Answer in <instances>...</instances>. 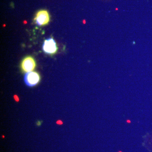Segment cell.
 Returning <instances> with one entry per match:
<instances>
[{"mask_svg": "<svg viewBox=\"0 0 152 152\" xmlns=\"http://www.w3.org/2000/svg\"><path fill=\"white\" fill-rule=\"evenodd\" d=\"M34 20L36 24L39 26H44L48 24L50 21L48 12L46 10L38 11L36 14Z\"/></svg>", "mask_w": 152, "mask_h": 152, "instance_id": "obj_3", "label": "cell"}, {"mask_svg": "<svg viewBox=\"0 0 152 152\" xmlns=\"http://www.w3.org/2000/svg\"><path fill=\"white\" fill-rule=\"evenodd\" d=\"M42 49L43 51L48 54L56 53L58 50L56 41L53 38H49L45 40L42 45Z\"/></svg>", "mask_w": 152, "mask_h": 152, "instance_id": "obj_2", "label": "cell"}, {"mask_svg": "<svg viewBox=\"0 0 152 152\" xmlns=\"http://www.w3.org/2000/svg\"><path fill=\"white\" fill-rule=\"evenodd\" d=\"M36 66L35 61L34 58L31 56L25 58L22 61L21 65L22 71L26 73L34 71Z\"/></svg>", "mask_w": 152, "mask_h": 152, "instance_id": "obj_4", "label": "cell"}, {"mask_svg": "<svg viewBox=\"0 0 152 152\" xmlns=\"http://www.w3.org/2000/svg\"><path fill=\"white\" fill-rule=\"evenodd\" d=\"M24 79L26 84L28 86L32 87L35 86L39 83L41 77L37 72L33 71L26 73Z\"/></svg>", "mask_w": 152, "mask_h": 152, "instance_id": "obj_1", "label": "cell"}]
</instances>
